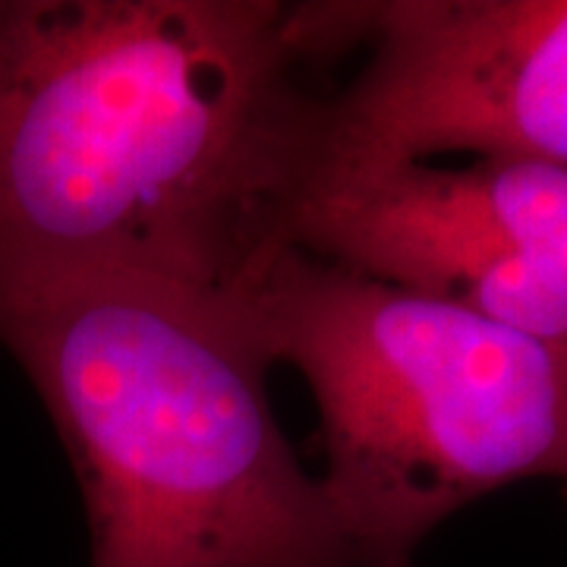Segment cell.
<instances>
[{
	"label": "cell",
	"mask_w": 567,
	"mask_h": 567,
	"mask_svg": "<svg viewBox=\"0 0 567 567\" xmlns=\"http://www.w3.org/2000/svg\"><path fill=\"white\" fill-rule=\"evenodd\" d=\"M347 13L0 0V300L126 275L244 306L328 167Z\"/></svg>",
	"instance_id": "cell-1"
},
{
	"label": "cell",
	"mask_w": 567,
	"mask_h": 567,
	"mask_svg": "<svg viewBox=\"0 0 567 567\" xmlns=\"http://www.w3.org/2000/svg\"><path fill=\"white\" fill-rule=\"evenodd\" d=\"M80 480L92 567H360L275 423L244 306L85 275L0 300Z\"/></svg>",
	"instance_id": "cell-2"
},
{
	"label": "cell",
	"mask_w": 567,
	"mask_h": 567,
	"mask_svg": "<svg viewBox=\"0 0 567 567\" xmlns=\"http://www.w3.org/2000/svg\"><path fill=\"white\" fill-rule=\"evenodd\" d=\"M244 309L316 394L319 483L360 567H413L432 529L511 483H567V347L303 249Z\"/></svg>",
	"instance_id": "cell-3"
},
{
	"label": "cell",
	"mask_w": 567,
	"mask_h": 567,
	"mask_svg": "<svg viewBox=\"0 0 567 567\" xmlns=\"http://www.w3.org/2000/svg\"><path fill=\"white\" fill-rule=\"evenodd\" d=\"M363 63L334 89L328 167L464 152L567 167V0L353 3Z\"/></svg>",
	"instance_id": "cell-4"
},
{
	"label": "cell",
	"mask_w": 567,
	"mask_h": 567,
	"mask_svg": "<svg viewBox=\"0 0 567 567\" xmlns=\"http://www.w3.org/2000/svg\"><path fill=\"white\" fill-rule=\"evenodd\" d=\"M379 171L413 203L567 284V167L524 158H473L461 167L413 162Z\"/></svg>",
	"instance_id": "cell-5"
},
{
	"label": "cell",
	"mask_w": 567,
	"mask_h": 567,
	"mask_svg": "<svg viewBox=\"0 0 567 567\" xmlns=\"http://www.w3.org/2000/svg\"><path fill=\"white\" fill-rule=\"evenodd\" d=\"M565 498H567V483H565Z\"/></svg>",
	"instance_id": "cell-6"
}]
</instances>
